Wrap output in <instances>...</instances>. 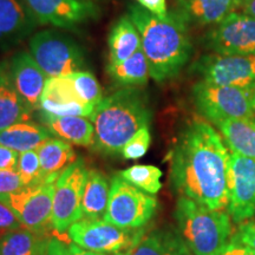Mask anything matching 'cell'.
<instances>
[{"label":"cell","mask_w":255,"mask_h":255,"mask_svg":"<svg viewBox=\"0 0 255 255\" xmlns=\"http://www.w3.org/2000/svg\"><path fill=\"white\" fill-rule=\"evenodd\" d=\"M229 155L212 124L200 119L190 121L170 154L174 190L209 209H226Z\"/></svg>","instance_id":"1"},{"label":"cell","mask_w":255,"mask_h":255,"mask_svg":"<svg viewBox=\"0 0 255 255\" xmlns=\"http://www.w3.org/2000/svg\"><path fill=\"white\" fill-rule=\"evenodd\" d=\"M128 17L141 37L150 77L164 82L177 76L193 52L188 25L174 11L159 18L139 5H130Z\"/></svg>","instance_id":"2"},{"label":"cell","mask_w":255,"mask_h":255,"mask_svg":"<svg viewBox=\"0 0 255 255\" xmlns=\"http://www.w3.org/2000/svg\"><path fill=\"white\" fill-rule=\"evenodd\" d=\"M90 120L95 127L96 150L119 155L136 132L149 127L151 111L141 89L124 88L103 98Z\"/></svg>","instance_id":"3"},{"label":"cell","mask_w":255,"mask_h":255,"mask_svg":"<svg viewBox=\"0 0 255 255\" xmlns=\"http://www.w3.org/2000/svg\"><path fill=\"white\" fill-rule=\"evenodd\" d=\"M174 215L178 234L193 255H215L233 235L232 218L226 209H209L180 196Z\"/></svg>","instance_id":"4"},{"label":"cell","mask_w":255,"mask_h":255,"mask_svg":"<svg viewBox=\"0 0 255 255\" xmlns=\"http://www.w3.org/2000/svg\"><path fill=\"white\" fill-rule=\"evenodd\" d=\"M144 235V227L122 228L104 220L82 219L68 229V237L73 244L104 255H131Z\"/></svg>","instance_id":"5"},{"label":"cell","mask_w":255,"mask_h":255,"mask_svg":"<svg viewBox=\"0 0 255 255\" xmlns=\"http://www.w3.org/2000/svg\"><path fill=\"white\" fill-rule=\"evenodd\" d=\"M30 53L49 78L87 71V56L75 40L53 30L33 34Z\"/></svg>","instance_id":"6"},{"label":"cell","mask_w":255,"mask_h":255,"mask_svg":"<svg viewBox=\"0 0 255 255\" xmlns=\"http://www.w3.org/2000/svg\"><path fill=\"white\" fill-rule=\"evenodd\" d=\"M59 174L50 175L39 183L14 193L0 195V202L11 209L24 228L45 235L52 226L53 195Z\"/></svg>","instance_id":"7"},{"label":"cell","mask_w":255,"mask_h":255,"mask_svg":"<svg viewBox=\"0 0 255 255\" xmlns=\"http://www.w3.org/2000/svg\"><path fill=\"white\" fill-rule=\"evenodd\" d=\"M254 91L200 81L191 92L197 110L210 122L218 124L226 120L255 119L252 103Z\"/></svg>","instance_id":"8"},{"label":"cell","mask_w":255,"mask_h":255,"mask_svg":"<svg viewBox=\"0 0 255 255\" xmlns=\"http://www.w3.org/2000/svg\"><path fill=\"white\" fill-rule=\"evenodd\" d=\"M157 200L121 176L115 175L110 184V196L103 220L122 228H143L154 218Z\"/></svg>","instance_id":"9"},{"label":"cell","mask_w":255,"mask_h":255,"mask_svg":"<svg viewBox=\"0 0 255 255\" xmlns=\"http://www.w3.org/2000/svg\"><path fill=\"white\" fill-rule=\"evenodd\" d=\"M89 169L82 158H77L59 174L53 195L52 226L58 233L83 219L82 200Z\"/></svg>","instance_id":"10"},{"label":"cell","mask_w":255,"mask_h":255,"mask_svg":"<svg viewBox=\"0 0 255 255\" xmlns=\"http://www.w3.org/2000/svg\"><path fill=\"white\" fill-rule=\"evenodd\" d=\"M203 82L255 90V55H207L193 66Z\"/></svg>","instance_id":"11"},{"label":"cell","mask_w":255,"mask_h":255,"mask_svg":"<svg viewBox=\"0 0 255 255\" xmlns=\"http://www.w3.org/2000/svg\"><path fill=\"white\" fill-rule=\"evenodd\" d=\"M227 210L237 225L255 215V159L235 152L229 155Z\"/></svg>","instance_id":"12"},{"label":"cell","mask_w":255,"mask_h":255,"mask_svg":"<svg viewBox=\"0 0 255 255\" xmlns=\"http://www.w3.org/2000/svg\"><path fill=\"white\" fill-rule=\"evenodd\" d=\"M206 46L219 55H255V18L233 12L208 32Z\"/></svg>","instance_id":"13"},{"label":"cell","mask_w":255,"mask_h":255,"mask_svg":"<svg viewBox=\"0 0 255 255\" xmlns=\"http://www.w3.org/2000/svg\"><path fill=\"white\" fill-rule=\"evenodd\" d=\"M38 24L75 28L100 13L92 0H24Z\"/></svg>","instance_id":"14"},{"label":"cell","mask_w":255,"mask_h":255,"mask_svg":"<svg viewBox=\"0 0 255 255\" xmlns=\"http://www.w3.org/2000/svg\"><path fill=\"white\" fill-rule=\"evenodd\" d=\"M39 109L41 114L51 116H79L90 120L95 108L84 103L66 76L47 78L45 88L40 97Z\"/></svg>","instance_id":"15"},{"label":"cell","mask_w":255,"mask_h":255,"mask_svg":"<svg viewBox=\"0 0 255 255\" xmlns=\"http://www.w3.org/2000/svg\"><path fill=\"white\" fill-rule=\"evenodd\" d=\"M12 79L25 103L32 111L39 109L40 97L45 88L47 76L30 52L20 51L9 60Z\"/></svg>","instance_id":"16"},{"label":"cell","mask_w":255,"mask_h":255,"mask_svg":"<svg viewBox=\"0 0 255 255\" xmlns=\"http://www.w3.org/2000/svg\"><path fill=\"white\" fill-rule=\"evenodd\" d=\"M37 25V19L24 0H0V50L20 43Z\"/></svg>","instance_id":"17"},{"label":"cell","mask_w":255,"mask_h":255,"mask_svg":"<svg viewBox=\"0 0 255 255\" xmlns=\"http://www.w3.org/2000/svg\"><path fill=\"white\" fill-rule=\"evenodd\" d=\"M239 0H176L175 13L187 25H216L238 11Z\"/></svg>","instance_id":"18"},{"label":"cell","mask_w":255,"mask_h":255,"mask_svg":"<svg viewBox=\"0 0 255 255\" xmlns=\"http://www.w3.org/2000/svg\"><path fill=\"white\" fill-rule=\"evenodd\" d=\"M32 113L15 88L9 62H0V130L13 124L30 122Z\"/></svg>","instance_id":"19"},{"label":"cell","mask_w":255,"mask_h":255,"mask_svg":"<svg viewBox=\"0 0 255 255\" xmlns=\"http://www.w3.org/2000/svg\"><path fill=\"white\" fill-rule=\"evenodd\" d=\"M41 120L52 135L81 146L94 145L95 127L91 120L79 116H51L41 114Z\"/></svg>","instance_id":"20"},{"label":"cell","mask_w":255,"mask_h":255,"mask_svg":"<svg viewBox=\"0 0 255 255\" xmlns=\"http://www.w3.org/2000/svg\"><path fill=\"white\" fill-rule=\"evenodd\" d=\"M109 46V64H120L130 58L142 47L141 37L132 20L127 15L121 17L108 38Z\"/></svg>","instance_id":"21"},{"label":"cell","mask_w":255,"mask_h":255,"mask_svg":"<svg viewBox=\"0 0 255 255\" xmlns=\"http://www.w3.org/2000/svg\"><path fill=\"white\" fill-rule=\"evenodd\" d=\"M52 133L40 124L24 122L0 130V144L13 149L17 152L38 150Z\"/></svg>","instance_id":"22"},{"label":"cell","mask_w":255,"mask_h":255,"mask_svg":"<svg viewBox=\"0 0 255 255\" xmlns=\"http://www.w3.org/2000/svg\"><path fill=\"white\" fill-rule=\"evenodd\" d=\"M216 126L229 150L255 159V119L226 120Z\"/></svg>","instance_id":"23"},{"label":"cell","mask_w":255,"mask_h":255,"mask_svg":"<svg viewBox=\"0 0 255 255\" xmlns=\"http://www.w3.org/2000/svg\"><path fill=\"white\" fill-rule=\"evenodd\" d=\"M110 186L108 178L96 169H89L87 184L82 200L83 218L89 220L103 219L108 208Z\"/></svg>","instance_id":"24"},{"label":"cell","mask_w":255,"mask_h":255,"mask_svg":"<svg viewBox=\"0 0 255 255\" xmlns=\"http://www.w3.org/2000/svg\"><path fill=\"white\" fill-rule=\"evenodd\" d=\"M131 255H193L186 242L171 229H157L145 234Z\"/></svg>","instance_id":"25"},{"label":"cell","mask_w":255,"mask_h":255,"mask_svg":"<svg viewBox=\"0 0 255 255\" xmlns=\"http://www.w3.org/2000/svg\"><path fill=\"white\" fill-rule=\"evenodd\" d=\"M108 75L124 88H137L145 85L150 77V69L142 47L120 64H108Z\"/></svg>","instance_id":"26"},{"label":"cell","mask_w":255,"mask_h":255,"mask_svg":"<svg viewBox=\"0 0 255 255\" xmlns=\"http://www.w3.org/2000/svg\"><path fill=\"white\" fill-rule=\"evenodd\" d=\"M49 238L18 228L0 237V255H45Z\"/></svg>","instance_id":"27"},{"label":"cell","mask_w":255,"mask_h":255,"mask_svg":"<svg viewBox=\"0 0 255 255\" xmlns=\"http://www.w3.org/2000/svg\"><path fill=\"white\" fill-rule=\"evenodd\" d=\"M37 151L39 155L41 171L45 177L60 174L64 169L77 159L76 152L70 143L52 137L47 139Z\"/></svg>","instance_id":"28"},{"label":"cell","mask_w":255,"mask_h":255,"mask_svg":"<svg viewBox=\"0 0 255 255\" xmlns=\"http://www.w3.org/2000/svg\"><path fill=\"white\" fill-rule=\"evenodd\" d=\"M120 175L132 186L150 194V195L157 194L162 188V171L155 165H132V167L123 170Z\"/></svg>","instance_id":"29"},{"label":"cell","mask_w":255,"mask_h":255,"mask_svg":"<svg viewBox=\"0 0 255 255\" xmlns=\"http://www.w3.org/2000/svg\"><path fill=\"white\" fill-rule=\"evenodd\" d=\"M70 81L72 83V87L77 92L79 98L90 107L96 108L100 102L103 100L102 96V89L100 83L91 72L78 71L68 75Z\"/></svg>","instance_id":"30"},{"label":"cell","mask_w":255,"mask_h":255,"mask_svg":"<svg viewBox=\"0 0 255 255\" xmlns=\"http://www.w3.org/2000/svg\"><path fill=\"white\" fill-rule=\"evenodd\" d=\"M17 171L20 175L24 187L33 186L45 180L37 150H28L19 154Z\"/></svg>","instance_id":"31"},{"label":"cell","mask_w":255,"mask_h":255,"mask_svg":"<svg viewBox=\"0 0 255 255\" xmlns=\"http://www.w3.org/2000/svg\"><path fill=\"white\" fill-rule=\"evenodd\" d=\"M151 142V135L149 127H144L136 132L129 142L123 146L121 155L126 159H138L144 156L148 151Z\"/></svg>","instance_id":"32"},{"label":"cell","mask_w":255,"mask_h":255,"mask_svg":"<svg viewBox=\"0 0 255 255\" xmlns=\"http://www.w3.org/2000/svg\"><path fill=\"white\" fill-rule=\"evenodd\" d=\"M23 188L24 183L17 170L0 169V195L14 193Z\"/></svg>","instance_id":"33"},{"label":"cell","mask_w":255,"mask_h":255,"mask_svg":"<svg viewBox=\"0 0 255 255\" xmlns=\"http://www.w3.org/2000/svg\"><path fill=\"white\" fill-rule=\"evenodd\" d=\"M232 238L255 250V221L239 223L237 231L232 235Z\"/></svg>","instance_id":"34"},{"label":"cell","mask_w":255,"mask_h":255,"mask_svg":"<svg viewBox=\"0 0 255 255\" xmlns=\"http://www.w3.org/2000/svg\"><path fill=\"white\" fill-rule=\"evenodd\" d=\"M21 227L23 226L18 221L13 213L11 212V209L6 207L4 203L0 202V235H4L5 233Z\"/></svg>","instance_id":"35"},{"label":"cell","mask_w":255,"mask_h":255,"mask_svg":"<svg viewBox=\"0 0 255 255\" xmlns=\"http://www.w3.org/2000/svg\"><path fill=\"white\" fill-rule=\"evenodd\" d=\"M215 255H255V250L231 238Z\"/></svg>","instance_id":"36"},{"label":"cell","mask_w":255,"mask_h":255,"mask_svg":"<svg viewBox=\"0 0 255 255\" xmlns=\"http://www.w3.org/2000/svg\"><path fill=\"white\" fill-rule=\"evenodd\" d=\"M19 152L0 144V169L17 170Z\"/></svg>","instance_id":"37"},{"label":"cell","mask_w":255,"mask_h":255,"mask_svg":"<svg viewBox=\"0 0 255 255\" xmlns=\"http://www.w3.org/2000/svg\"><path fill=\"white\" fill-rule=\"evenodd\" d=\"M139 6L148 9L152 14L159 18H165L168 15L165 0H136Z\"/></svg>","instance_id":"38"},{"label":"cell","mask_w":255,"mask_h":255,"mask_svg":"<svg viewBox=\"0 0 255 255\" xmlns=\"http://www.w3.org/2000/svg\"><path fill=\"white\" fill-rule=\"evenodd\" d=\"M45 255H68V247L58 239H49Z\"/></svg>","instance_id":"39"},{"label":"cell","mask_w":255,"mask_h":255,"mask_svg":"<svg viewBox=\"0 0 255 255\" xmlns=\"http://www.w3.org/2000/svg\"><path fill=\"white\" fill-rule=\"evenodd\" d=\"M237 12L255 18V0H239Z\"/></svg>","instance_id":"40"},{"label":"cell","mask_w":255,"mask_h":255,"mask_svg":"<svg viewBox=\"0 0 255 255\" xmlns=\"http://www.w3.org/2000/svg\"><path fill=\"white\" fill-rule=\"evenodd\" d=\"M66 247H68V255H104L100 253H95V252L91 251H87L75 244H70Z\"/></svg>","instance_id":"41"},{"label":"cell","mask_w":255,"mask_h":255,"mask_svg":"<svg viewBox=\"0 0 255 255\" xmlns=\"http://www.w3.org/2000/svg\"><path fill=\"white\" fill-rule=\"evenodd\" d=\"M252 103H253V108H254V111H255V91L253 94V100H252Z\"/></svg>","instance_id":"42"}]
</instances>
